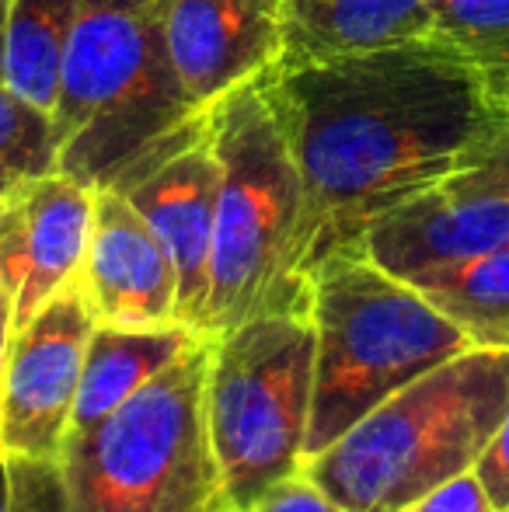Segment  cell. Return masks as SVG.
<instances>
[{"mask_svg":"<svg viewBox=\"0 0 509 512\" xmlns=\"http://www.w3.org/2000/svg\"><path fill=\"white\" fill-rule=\"evenodd\" d=\"M300 175L293 272L363 251L394 206L436 189L503 108L471 63L436 39L321 63H272L255 77Z\"/></svg>","mask_w":509,"mask_h":512,"instance_id":"6da1fadb","label":"cell"},{"mask_svg":"<svg viewBox=\"0 0 509 512\" xmlns=\"http://www.w3.org/2000/svg\"><path fill=\"white\" fill-rule=\"evenodd\" d=\"M210 338L199 335L133 398L63 439L67 512H231L206 422Z\"/></svg>","mask_w":509,"mask_h":512,"instance_id":"8992f818","label":"cell"},{"mask_svg":"<svg viewBox=\"0 0 509 512\" xmlns=\"http://www.w3.org/2000/svg\"><path fill=\"white\" fill-rule=\"evenodd\" d=\"M196 338L199 331L185 328V324H171V328L95 324L67 436L102 422L109 411H116L126 398H133L143 384H150L157 373L168 370Z\"/></svg>","mask_w":509,"mask_h":512,"instance_id":"9a60e30c","label":"cell"},{"mask_svg":"<svg viewBox=\"0 0 509 512\" xmlns=\"http://www.w3.org/2000/svg\"><path fill=\"white\" fill-rule=\"evenodd\" d=\"M401 512H496V506L489 502L475 471H464L457 478L443 481L433 492H426L422 499H415Z\"/></svg>","mask_w":509,"mask_h":512,"instance_id":"7402d4cb","label":"cell"},{"mask_svg":"<svg viewBox=\"0 0 509 512\" xmlns=\"http://www.w3.org/2000/svg\"><path fill=\"white\" fill-rule=\"evenodd\" d=\"M440 189L461 199H509V115L471 143Z\"/></svg>","mask_w":509,"mask_h":512,"instance_id":"ffe728a7","label":"cell"},{"mask_svg":"<svg viewBox=\"0 0 509 512\" xmlns=\"http://www.w3.org/2000/svg\"><path fill=\"white\" fill-rule=\"evenodd\" d=\"M14 335V304L11 293L0 286V384H4V366H7V349H11Z\"/></svg>","mask_w":509,"mask_h":512,"instance_id":"d4e9b609","label":"cell"},{"mask_svg":"<svg viewBox=\"0 0 509 512\" xmlns=\"http://www.w3.org/2000/svg\"><path fill=\"white\" fill-rule=\"evenodd\" d=\"M112 189L123 192L161 241L178 279V321L196 331L210 290L217 220V157L206 136V112L150 150Z\"/></svg>","mask_w":509,"mask_h":512,"instance_id":"9c48e42d","label":"cell"},{"mask_svg":"<svg viewBox=\"0 0 509 512\" xmlns=\"http://www.w3.org/2000/svg\"><path fill=\"white\" fill-rule=\"evenodd\" d=\"M4 203H7V199H0V216H4Z\"/></svg>","mask_w":509,"mask_h":512,"instance_id":"83f0119b","label":"cell"},{"mask_svg":"<svg viewBox=\"0 0 509 512\" xmlns=\"http://www.w3.org/2000/svg\"><path fill=\"white\" fill-rule=\"evenodd\" d=\"M429 39L454 49L489 88L509 81V0H426Z\"/></svg>","mask_w":509,"mask_h":512,"instance_id":"ac0fdd59","label":"cell"},{"mask_svg":"<svg viewBox=\"0 0 509 512\" xmlns=\"http://www.w3.org/2000/svg\"><path fill=\"white\" fill-rule=\"evenodd\" d=\"M206 136L217 157V220L210 290L196 331L213 338L258 314H307L311 286L293 272L304 192L258 81L206 108Z\"/></svg>","mask_w":509,"mask_h":512,"instance_id":"277c9868","label":"cell"},{"mask_svg":"<svg viewBox=\"0 0 509 512\" xmlns=\"http://www.w3.org/2000/svg\"><path fill=\"white\" fill-rule=\"evenodd\" d=\"M506 418L509 349L471 345L367 411L300 474L346 512H401L475 471Z\"/></svg>","mask_w":509,"mask_h":512,"instance_id":"7a4b0ae2","label":"cell"},{"mask_svg":"<svg viewBox=\"0 0 509 512\" xmlns=\"http://www.w3.org/2000/svg\"><path fill=\"white\" fill-rule=\"evenodd\" d=\"M56 168L60 147L53 115L0 84V199H11L25 185L56 175Z\"/></svg>","mask_w":509,"mask_h":512,"instance_id":"d6986e66","label":"cell"},{"mask_svg":"<svg viewBox=\"0 0 509 512\" xmlns=\"http://www.w3.org/2000/svg\"><path fill=\"white\" fill-rule=\"evenodd\" d=\"M231 512H234V509H231Z\"/></svg>","mask_w":509,"mask_h":512,"instance_id":"f1b7e54d","label":"cell"},{"mask_svg":"<svg viewBox=\"0 0 509 512\" xmlns=\"http://www.w3.org/2000/svg\"><path fill=\"white\" fill-rule=\"evenodd\" d=\"M0 512H67L56 460L11 457L0 450Z\"/></svg>","mask_w":509,"mask_h":512,"instance_id":"44dd1931","label":"cell"},{"mask_svg":"<svg viewBox=\"0 0 509 512\" xmlns=\"http://www.w3.org/2000/svg\"><path fill=\"white\" fill-rule=\"evenodd\" d=\"M311 373L314 328L300 310L258 314L210 338L206 422L234 512L304 467Z\"/></svg>","mask_w":509,"mask_h":512,"instance_id":"52a82bcc","label":"cell"},{"mask_svg":"<svg viewBox=\"0 0 509 512\" xmlns=\"http://www.w3.org/2000/svg\"><path fill=\"white\" fill-rule=\"evenodd\" d=\"M248 512H346V509L328 499L311 478L293 474V478L279 481L276 488H269Z\"/></svg>","mask_w":509,"mask_h":512,"instance_id":"603a6c76","label":"cell"},{"mask_svg":"<svg viewBox=\"0 0 509 512\" xmlns=\"http://www.w3.org/2000/svg\"><path fill=\"white\" fill-rule=\"evenodd\" d=\"M415 290L457 324L478 349H509V244L415 279Z\"/></svg>","mask_w":509,"mask_h":512,"instance_id":"e0dca14e","label":"cell"},{"mask_svg":"<svg viewBox=\"0 0 509 512\" xmlns=\"http://www.w3.org/2000/svg\"><path fill=\"white\" fill-rule=\"evenodd\" d=\"M4 21H7V0H0V53H4Z\"/></svg>","mask_w":509,"mask_h":512,"instance_id":"4316f807","label":"cell"},{"mask_svg":"<svg viewBox=\"0 0 509 512\" xmlns=\"http://www.w3.org/2000/svg\"><path fill=\"white\" fill-rule=\"evenodd\" d=\"M307 317L314 328V384L304 460L328 450L415 377L471 349L450 317L363 251L318 265Z\"/></svg>","mask_w":509,"mask_h":512,"instance_id":"5b68a950","label":"cell"},{"mask_svg":"<svg viewBox=\"0 0 509 512\" xmlns=\"http://www.w3.org/2000/svg\"><path fill=\"white\" fill-rule=\"evenodd\" d=\"M489 95H492V102H496V105L509 115V81L496 84V88H489Z\"/></svg>","mask_w":509,"mask_h":512,"instance_id":"484cf974","label":"cell"},{"mask_svg":"<svg viewBox=\"0 0 509 512\" xmlns=\"http://www.w3.org/2000/svg\"><path fill=\"white\" fill-rule=\"evenodd\" d=\"M161 35L185 95L210 108L283 56L286 0H161Z\"/></svg>","mask_w":509,"mask_h":512,"instance_id":"30bf717a","label":"cell"},{"mask_svg":"<svg viewBox=\"0 0 509 512\" xmlns=\"http://www.w3.org/2000/svg\"><path fill=\"white\" fill-rule=\"evenodd\" d=\"M475 478L482 481L496 512H509V418L499 425V432L489 439V446L478 457Z\"/></svg>","mask_w":509,"mask_h":512,"instance_id":"cb8c5ba5","label":"cell"},{"mask_svg":"<svg viewBox=\"0 0 509 512\" xmlns=\"http://www.w3.org/2000/svg\"><path fill=\"white\" fill-rule=\"evenodd\" d=\"M95 220V189L67 175H46L4 203L0 286L11 293L14 328L77 283Z\"/></svg>","mask_w":509,"mask_h":512,"instance_id":"8fae6325","label":"cell"},{"mask_svg":"<svg viewBox=\"0 0 509 512\" xmlns=\"http://www.w3.org/2000/svg\"><path fill=\"white\" fill-rule=\"evenodd\" d=\"M509 244V199H461L440 185L384 213L363 237V255L394 279L415 283Z\"/></svg>","mask_w":509,"mask_h":512,"instance_id":"4fadbf2b","label":"cell"},{"mask_svg":"<svg viewBox=\"0 0 509 512\" xmlns=\"http://www.w3.org/2000/svg\"><path fill=\"white\" fill-rule=\"evenodd\" d=\"M203 112L171 67L161 0H81L53 105L60 175L112 189Z\"/></svg>","mask_w":509,"mask_h":512,"instance_id":"3957f363","label":"cell"},{"mask_svg":"<svg viewBox=\"0 0 509 512\" xmlns=\"http://www.w3.org/2000/svg\"><path fill=\"white\" fill-rule=\"evenodd\" d=\"M81 0H7L0 84L53 115Z\"/></svg>","mask_w":509,"mask_h":512,"instance_id":"2e32d148","label":"cell"},{"mask_svg":"<svg viewBox=\"0 0 509 512\" xmlns=\"http://www.w3.org/2000/svg\"><path fill=\"white\" fill-rule=\"evenodd\" d=\"M95 324L81 283H70L39 314L14 328L0 384L4 453L28 460L60 457Z\"/></svg>","mask_w":509,"mask_h":512,"instance_id":"ba28073f","label":"cell"},{"mask_svg":"<svg viewBox=\"0 0 509 512\" xmlns=\"http://www.w3.org/2000/svg\"><path fill=\"white\" fill-rule=\"evenodd\" d=\"M77 283L98 324L112 328L182 324L175 269L147 220L116 189L95 192V220Z\"/></svg>","mask_w":509,"mask_h":512,"instance_id":"7c38bea8","label":"cell"},{"mask_svg":"<svg viewBox=\"0 0 509 512\" xmlns=\"http://www.w3.org/2000/svg\"><path fill=\"white\" fill-rule=\"evenodd\" d=\"M426 35V0H286V42L276 63H321Z\"/></svg>","mask_w":509,"mask_h":512,"instance_id":"5bb4252c","label":"cell"}]
</instances>
